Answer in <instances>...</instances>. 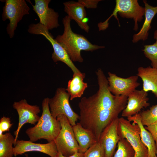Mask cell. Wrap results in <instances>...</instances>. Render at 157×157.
I'll use <instances>...</instances> for the list:
<instances>
[{
  "label": "cell",
  "mask_w": 157,
  "mask_h": 157,
  "mask_svg": "<svg viewBox=\"0 0 157 157\" xmlns=\"http://www.w3.org/2000/svg\"><path fill=\"white\" fill-rule=\"evenodd\" d=\"M71 21L67 15L63 19V33L57 35L55 40L65 49L72 62H83L81 51H92L105 48L104 46L93 44L83 35L74 33L71 28Z\"/></svg>",
  "instance_id": "2"
},
{
  "label": "cell",
  "mask_w": 157,
  "mask_h": 157,
  "mask_svg": "<svg viewBox=\"0 0 157 157\" xmlns=\"http://www.w3.org/2000/svg\"><path fill=\"white\" fill-rule=\"evenodd\" d=\"M28 31L31 34L42 35L49 40L53 49L51 58L54 62L60 61L65 63L71 69L73 74L81 73L73 63L65 49L53 38L49 30L43 24L39 22L31 24L29 25Z\"/></svg>",
  "instance_id": "7"
},
{
  "label": "cell",
  "mask_w": 157,
  "mask_h": 157,
  "mask_svg": "<svg viewBox=\"0 0 157 157\" xmlns=\"http://www.w3.org/2000/svg\"><path fill=\"white\" fill-rule=\"evenodd\" d=\"M3 8L2 20L8 19L6 31L10 38H13L18 23L24 16L29 14L30 8L25 0H6Z\"/></svg>",
  "instance_id": "8"
},
{
  "label": "cell",
  "mask_w": 157,
  "mask_h": 157,
  "mask_svg": "<svg viewBox=\"0 0 157 157\" xmlns=\"http://www.w3.org/2000/svg\"><path fill=\"white\" fill-rule=\"evenodd\" d=\"M70 95L64 88L56 90L53 97L49 99V106L52 116L56 119L59 115H63L67 118L73 126L79 118V115L72 108L69 103Z\"/></svg>",
  "instance_id": "9"
},
{
  "label": "cell",
  "mask_w": 157,
  "mask_h": 157,
  "mask_svg": "<svg viewBox=\"0 0 157 157\" xmlns=\"http://www.w3.org/2000/svg\"><path fill=\"white\" fill-rule=\"evenodd\" d=\"M65 12L71 20H74L80 28L88 33L90 28L85 7L78 1H69L63 3Z\"/></svg>",
  "instance_id": "16"
},
{
  "label": "cell",
  "mask_w": 157,
  "mask_h": 157,
  "mask_svg": "<svg viewBox=\"0 0 157 157\" xmlns=\"http://www.w3.org/2000/svg\"><path fill=\"white\" fill-rule=\"evenodd\" d=\"M118 134L121 138L126 139L135 151L134 157H148L147 148L142 142L140 129L138 125L122 117L118 118Z\"/></svg>",
  "instance_id": "6"
},
{
  "label": "cell",
  "mask_w": 157,
  "mask_h": 157,
  "mask_svg": "<svg viewBox=\"0 0 157 157\" xmlns=\"http://www.w3.org/2000/svg\"><path fill=\"white\" fill-rule=\"evenodd\" d=\"M129 121L138 125L140 129L141 140L148 150V157H157L155 142L151 133L146 129L142 124L139 113L127 117Z\"/></svg>",
  "instance_id": "20"
},
{
  "label": "cell",
  "mask_w": 157,
  "mask_h": 157,
  "mask_svg": "<svg viewBox=\"0 0 157 157\" xmlns=\"http://www.w3.org/2000/svg\"><path fill=\"white\" fill-rule=\"evenodd\" d=\"M142 124L148 126L157 121V104L139 113Z\"/></svg>",
  "instance_id": "25"
},
{
  "label": "cell",
  "mask_w": 157,
  "mask_h": 157,
  "mask_svg": "<svg viewBox=\"0 0 157 157\" xmlns=\"http://www.w3.org/2000/svg\"><path fill=\"white\" fill-rule=\"evenodd\" d=\"M15 142V138L10 132L0 135V157H13L14 153L13 145Z\"/></svg>",
  "instance_id": "22"
},
{
  "label": "cell",
  "mask_w": 157,
  "mask_h": 157,
  "mask_svg": "<svg viewBox=\"0 0 157 157\" xmlns=\"http://www.w3.org/2000/svg\"><path fill=\"white\" fill-rule=\"evenodd\" d=\"M49 98H45L42 103V113L35 126L25 131L30 140L35 142L41 139L49 142L54 141L61 129L59 122L52 115L49 106Z\"/></svg>",
  "instance_id": "3"
},
{
  "label": "cell",
  "mask_w": 157,
  "mask_h": 157,
  "mask_svg": "<svg viewBox=\"0 0 157 157\" xmlns=\"http://www.w3.org/2000/svg\"><path fill=\"white\" fill-rule=\"evenodd\" d=\"M56 119L61 126V129L54 140L58 152L65 156H70L78 152L79 149L73 126L64 115H60Z\"/></svg>",
  "instance_id": "5"
},
{
  "label": "cell",
  "mask_w": 157,
  "mask_h": 157,
  "mask_svg": "<svg viewBox=\"0 0 157 157\" xmlns=\"http://www.w3.org/2000/svg\"><path fill=\"white\" fill-rule=\"evenodd\" d=\"M99 89L88 97H82L78 103L79 123L90 131L97 142L104 128L118 118L126 106L127 96H116L110 91L108 81L103 71L99 68L96 72Z\"/></svg>",
  "instance_id": "1"
},
{
  "label": "cell",
  "mask_w": 157,
  "mask_h": 157,
  "mask_svg": "<svg viewBox=\"0 0 157 157\" xmlns=\"http://www.w3.org/2000/svg\"><path fill=\"white\" fill-rule=\"evenodd\" d=\"M115 8L110 16L105 21L98 24L99 31H104L108 27V21L113 16L120 26L118 13L121 17L133 19L134 22L133 30L136 31L138 28V22H141L144 15L145 8L140 6L137 0H116Z\"/></svg>",
  "instance_id": "4"
},
{
  "label": "cell",
  "mask_w": 157,
  "mask_h": 157,
  "mask_svg": "<svg viewBox=\"0 0 157 157\" xmlns=\"http://www.w3.org/2000/svg\"><path fill=\"white\" fill-rule=\"evenodd\" d=\"M84 157H105L104 147L99 141L91 146L84 153Z\"/></svg>",
  "instance_id": "26"
},
{
  "label": "cell",
  "mask_w": 157,
  "mask_h": 157,
  "mask_svg": "<svg viewBox=\"0 0 157 157\" xmlns=\"http://www.w3.org/2000/svg\"><path fill=\"white\" fill-rule=\"evenodd\" d=\"M108 74L109 89L114 95H123L128 97L140 85L138 81V77L137 75L123 78L110 72Z\"/></svg>",
  "instance_id": "11"
},
{
  "label": "cell",
  "mask_w": 157,
  "mask_h": 157,
  "mask_svg": "<svg viewBox=\"0 0 157 157\" xmlns=\"http://www.w3.org/2000/svg\"><path fill=\"white\" fill-rule=\"evenodd\" d=\"M85 73L73 74V77L68 82L66 90L70 95V100L81 97L88 87L87 83L83 82Z\"/></svg>",
  "instance_id": "21"
},
{
  "label": "cell",
  "mask_w": 157,
  "mask_h": 157,
  "mask_svg": "<svg viewBox=\"0 0 157 157\" xmlns=\"http://www.w3.org/2000/svg\"><path fill=\"white\" fill-rule=\"evenodd\" d=\"M144 127L151 134L155 142L156 149H157V121Z\"/></svg>",
  "instance_id": "28"
},
{
  "label": "cell",
  "mask_w": 157,
  "mask_h": 157,
  "mask_svg": "<svg viewBox=\"0 0 157 157\" xmlns=\"http://www.w3.org/2000/svg\"><path fill=\"white\" fill-rule=\"evenodd\" d=\"M137 71V75L142 81V90L146 92L151 91L157 98V69L140 67Z\"/></svg>",
  "instance_id": "17"
},
{
  "label": "cell",
  "mask_w": 157,
  "mask_h": 157,
  "mask_svg": "<svg viewBox=\"0 0 157 157\" xmlns=\"http://www.w3.org/2000/svg\"><path fill=\"white\" fill-rule=\"evenodd\" d=\"M50 0H35L32 5L33 10L38 17L40 22L48 30L57 28L59 26L58 13L49 7Z\"/></svg>",
  "instance_id": "13"
},
{
  "label": "cell",
  "mask_w": 157,
  "mask_h": 157,
  "mask_svg": "<svg viewBox=\"0 0 157 157\" xmlns=\"http://www.w3.org/2000/svg\"><path fill=\"white\" fill-rule=\"evenodd\" d=\"M13 107L17 111L19 117L17 129L14 132L15 143L17 140L19 132L24 124L30 123L35 125L37 123L40 117L39 114L40 110L39 106L30 105L24 99L14 102Z\"/></svg>",
  "instance_id": "10"
},
{
  "label": "cell",
  "mask_w": 157,
  "mask_h": 157,
  "mask_svg": "<svg viewBox=\"0 0 157 157\" xmlns=\"http://www.w3.org/2000/svg\"><path fill=\"white\" fill-rule=\"evenodd\" d=\"M156 154H157V149L156 150Z\"/></svg>",
  "instance_id": "31"
},
{
  "label": "cell",
  "mask_w": 157,
  "mask_h": 157,
  "mask_svg": "<svg viewBox=\"0 0 157 157\" xmlns=\"http://www.w3.org/2000/svg\"><path fill=\"white\" fill-rule=\"evenodd\" d=\"M154 38L156 40L155 42L153 44L145 45L142 50L151 61V67L157 69V29L154 31Z\"/></svg>",
  "instance_id": "23"
},
{
  "label": "cell",
  "mask_w": 157,
  "mask_h": 157,
  "mask_svg": "<svg viewBox=\"0 0 157 157\" xmlns=\"http://www.w3.org/2000/svg\"><path fill=\"white\" fill-rule=\"evenodd\" d=\"M26 157H28L27 156H26Z\"/></svg>",
  "instance_id": "32"
},
{
  "label": "cell",
  "mask_w": 157,
  "mask_h": 157,
  "mask_svg": "<svg viewBox=\"0 0 157 157\" xmlns=\"http://www.w3.org/2000/svg\"><path fill=\"white\" fill-rule=\"evenodd\" d=\"M55 157H84V154L77 152L72 155L69 156H64L60 153L58 152Z\"/></svg>",
  "instance_id": "30"
},
{
  "label": "cell",
  "mask_w": 157,
  "mask_h": 157,
  "mask_svg": "<svg viewBox=\"0 0 157 157\" xmlns=\"http://www.w3.org/2000/svg\"><path fill=\"white\" fill-rule=\"evenodd\" d=\"M148 95L147 92L142 89H136L129 94L126 108L122 112V116L127 117L131 116L139 113L142 109L149 106Z\"/></svg>",
  "instance_id": "15"
},
{
  "label": "cell",
  "mask_w": 157,
  "mask_h": 157,
  "mask_svg": "<svg viewBox=\"0 0 157 157\" xmlns=\"http://www.w3.org/2000/svg\"><path fill=\"white\" fill-rule=\"evenodd\" d=\"M117 149L113 157H134L135 151L128 140L121 138L117 143Z\"/></svg>",
  "instance_id": "24"
},
{
  "label": "cell",
  "mask_w": 157,
  "mask_h": 157,
  "mask_svg": "<svg viewBox=\"0 0 157 157\" xmlns=\"http://www.w3.org/2000/svg\"><path fill=\"white\" fill-rule=\"evenodd\" d=\"M13 125L10 118L3 116L0 119V132L9 131Z\"/></svg>",
  "instance_id": "27"
},
{
  "label": "cell",
  "mask_w": 157,
  "mask_h": 157,
  "mask_svg": "<svg viewBox=\"0 0 157 157\" xmlns=\"http://www.w3.org/2000/svg\"><path fill=\"white\" fill-rule=\"evenodd\" d=\"M75 138L79 146L78 152L84 154L97 141L93 134L84 128L79 123L73 126Z\"/></svg>",
  "instance_id": "18"
},
{
  "label": "cell",
  "mask_w": 157,
  "mask_h": 157,
  "mask_svg": "<svg viewBox=\"0 0 157 157\" xmlns=\"http://www.w3.org/2000/svg\"><path fill=\"white\" fill-rule=\"evenodd\" d=\"M15 156L22 155L30 151H38L46 154L51 157H55L58 152L54 141L46 144L35 143L28 141L17 140L14 144Z\"/></svg>",
  "instance_id": "12"
},
{
  "label": "cell",
  "mask_w": 157,
  "mask_h": 157,
  "mask_svg": "<svg viewBox=\"0 0 157 157\" xmlns=\"http://www.w3.org/2000/svg\"><path fill=\"white\" fill-rule=\"evenodd\" d=\"M101 0H78V1L87 8H96L98 3Z\"/></svg>",
  "instance_id": "29"
},
{
  "label": "cell",
  "mask_w": 157,
  "mask_h": 157,
  "mask_svg": "<svg viewBox=\"0 0 157 157\" xmlns=\"http://www.w3.org/2000/svg\"><path fill=\"white\" fill-rule=\"evenodd\" d=\"M118 119L108 125L101 134L98 141L104 147L105 157H113L117 144L120 139L118 133Z\"/></svg>",
  "instance_id": "14"
},
{
  "label": "cell",
  "mask_w": 157,
  "mask_h": 157,
  "mask_svg": "<svg viewBox=\"0 0 157 157\" xmlns=\"http://www.w3.org/2000/svg\"><path fill=\"white\" fill-rule=\"evenodd\" d=\"M144 4L145 20L140 31L133 35L132 41L135 43L142 40L145 41L148 39L149 31L151 28V24L153 19L157 13V6H153L149 5L146 0H143Z\"/></svg>",
  "instance_id": "19"
}]
</instances>
